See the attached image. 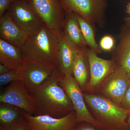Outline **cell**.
Instances as JSON below:
<instances>
[{"mask_svg":"<svg viewBox=\"0 0 130 130\" xmlns=\"http://www.w3.org/2000/svg\"><path fill=\"white\" fill-rule=\"evenodd\" d=\"M126 22L127 23L128 26H129L130 30V18H126L125 19Z\"/></svg>","mask_w":130,"mask_h":130,"instance_id":"obj_29","label":"cell"},{"mask_svg":"<svg viewBox=\"0 0 130 130\" xmlns=\"http://www.w3.org/2000/svg\"><path fill=\"white\" fill-rule=\"evenodd\" d=\"M120 106L130 112V84L129 88L123 98Z\"/></svg>","mask_w":130,"mask_h":130,"instance_id":"obj_24","label":"cell"},{"mask_svg":"<svg viewBox=\"0 0 130 130\" xmlns=\"http://www.w3.org/2000/svg\"><path fill=\"white\" fill-rule=\"evenodd\" d=\"M20 48L0 38V63L12 70L20 71L25 63Z\"/></svg>","mask_w":130,"mask_h":130,"instance_id":"obj_15","label":"cell"},{"mask_svg":"<svg viewBox=\"0 0 130 130\" xmlns=\"http://www.w3.org/2000/svg\"><path fill=\"white\" fill-rule=\"evenodd\" d=\"M127 123H128L129 129L130 130V112L128 115V119H127Z\"/></svg>","mask_w":130,"mask_h":130,"instance_id":"obj_28","label":"cell"},{"mask_svg":"<svg viewBox=\"0 0 130 130\" xmlns=\"http://www.w3.org/2000/svg\"><path fill=\"white\" fill-rule=\"evenodd\" d=\"M29 36L13 22L7 12L0 18L1 38L21 48Z\"/></svg>","mask_w":130,"mask_h":130,"instance_id":"obj_13","label":"cell"},{"mask_svg":"<svg viewBox=\"0 0 130 130\" xmlns=\"http://www.w3.org/2000/svg\"><path fill=\"white\" fill-rule=\"evenodd\" d=\"M80 123L81 124L77 125L73 130H103L98 129L93 125L85 122Z\"/></svg>","mask_w":130,"mask_h":130,"instance_id":"obj_26","label":"cell"},{"mask_svg":"<svg viewBox=\"0 0 130 130\" xmlns=\"http://www.w3.org/2000/svg\"><path fill=\"white\" fill-rule=\"evenodd\" d=\"M61 36L56 35L43 23L36 32L29 35L25 44L20 48L25 60L37 61L58 68Z\"/></svg>","mask_w":130,"mask_h":130,"instance_id":"obj_2","label":"cell"},{"mask_svg":"<svg viewBox=\"0 0 130 130\" xmlns=\"http://www.w3.org/2000/svg\"><path fill=\"white\" fill-rule=\"evenodd\" d=\"M6 12L13 22L29 35L36 32L44 23L31 0H13Z\"/></svg>","mask_w":130,"mask_h":130,"instance_id":"obj_5","label":"cell"},{"mask_svg":"<svg viewBox=\"0 0 130 130\" xmlns=\"http://www.w3.org/2000/svg\"><path fill=\"white\" fill-rule=\"evenodd\" d=\"M83 93L86 105L97 121L109 130H130L127 123L129 111L100 94Z\"/></svg>","mask_w":130,"mask_h":130,"instance_id":"obj_3","label":"cell"},{"mask_svg":"<svg viewBox=\"0 0 130 130\" xmlns=\"http://www.w3.org/2000/svg\"></svg>","mask_w":130,"mask_h":130,"instance_id":"obj_31","label":"cell"},{"mask_svg":"<svg viewBox=\"0 0 130 130\" xmlns=\"http://www.w3.org/2000/svg\"><path fill=\"white\" fill-rule=\"evenodd\" d=\"M43 23L51 31L61 36L66 13L60 0H31Z\"/></svg>","mask_w":130,"mask_h":130,"instance_id":"obj_7","label":"cell"},{"mask_svg":"<svg viewBox=\"0 0 130 130\" xmlns=\"http://www.w3.org/2000/svg\"><path fill=\"white\" fill-rule=\"evenodd\" d=\"M75 13L87 46L89 47L90 49L97 53H101V49L96 41L95 34L93 28L94 26L86 21L79 14L76 13Z\"/></svg>","mask_w":130,"mask_h":130,"instance_id":"obj_20","label":"cell"},{"mask_svg":"<svg viewBox=\"0 0 130 130\" xmlns=\"http://www.w3.org/2000/svg\"><path fill=\"white\" fill-rule=\"evenodd\" d=\"M88 49L86 47H78L73 66V76L84 92L87 90L90 79Z\"/></svg>","mask_w":130,"mask_h":130,"instance_id":"obj_14","label":"cell"},{"mask_svg":"<svg viewBox=\"0 0 130 130\" xmlns=\"http://www.w3.org/2000/svg\"><path fill=\"white\" fill-rule=\"evenodd\" d=\"M130 84L129 73L122 67L117 66L98 92L120 105Z\"/></svg>","mask_w":130,"mask_h":130,"instance_id":"obj_9","label":"cell"},{"mask_svg":"<svg viewBox=\"0 0 130 130\" xmlns=\"http://www.w3.org/2000/svg\"><path fill=\"white\" fill-rule=\"evenodd\" d=\"M19 80H20L19 71L12 70L5 74L0 75V85L3 86Z\"/></svg>","mask_w":130,"mask_h":130,"instance_id":"obj_21","label":"cell"},{"mask_svg":"<svg viewBox=\"0 0 130 130\" xmlns=\"http://www.w3.org/2000/svg\"><path fill=\"white\" fill-rule=\"evenodd\" d=\"M4 130H29L27 122L25 119Z\"/></svg>","mask_w":130,"mask_h":130,"instance_id":"obj_23","label":"cell"},{"mask_svg":"<svg viewBox=\"0 0 130 130\" xmlns=\"http://www.w3.org/2000/svg\"><path fill=\"white\" fill-rule=\"evenodd\" d=\"M78 47L61 34L58 54V69L64 76H73V66Z\"/></svg>","mask_w":130,"mask_h":130,"instance_id":"obj_16","label":"cell"},{"mask_svg":"<svg viewBox=\"0 0 130 130\" xmlns=\"http://www.w3.org/2000/svg\"><path fill=\"white\" fill-rule=\"evenodd\" d=\"M58 83L71 100L78 123L85 122L100 129L109 130L92 116L85 101L83 91L73 76H63Z\"/></svg>","mask_w":130,"mask_h":130,"instance_id":"obj_4","label":"cell"},{"mask_svg":"<svg viewBox=\"0 0 130 130\" xmlns=\"http://www.w3.org/2000/svg\"><path fill=\"white\" fill-rule=\"evenodd\" d=\"M23 110L13 105L1 103L0 129L4 130L24 119Z\"/></svg>","mask_w":130,"mask_h":130,"instance_id":"obj_18","label":"cell"},{"mask_svg":"<svg viewBox=\"0 0 130 130\" xmlns=\"http://www.w3.org/2000/svg\"><path fill=\"white\" fill-rule=\"evenodd\" d=\"M89 61L90 79L86 92H98L103 83L114 71L116 67L113 59L107 60L99 57L97 53L88 49Z\"/></svg>","mask_w":130,"mask_h":130,"instance_id":"obj_11","label":"cell"},{"mask_svg":"<svg viewBox=\"0 0 130 130\" xmlns=\"http://www.w3.org/2000/svg\"><path fill=\"white\" fill-rule=\"evenodd\" d=\"M62 35L78 47H86L79 23L74 12L66 13Z\"/></svg>","mask_w":130,"mask_h":130,"instance_id":"obj_17","label":"cell"},{"mask_svg":"<svg viewBox=\"0 0 130 130\" xmlns=\"http://www.w3.org/2000/svg\"><path fill=\"white\" fill-rule=\"evenodd\" d=\"M19 71L20 80L31 93L53 74L57 67L35 61L25 60Z\"/></svg>","mask_w":130,"mask_h":130,"instance_id":"obj_12","label":"cell"},{"mask_svg":"<svg viewBox=\"0 0 130 130\" xmlns=\"http://www.w3.org/2000/svg\"><path fill=\"white\" fill-rule=\"evenodd\" d=\"M0 103L18 107L31 115L35 113V104L32 96L21 80L12 82L2 90Z\"/></svg>","mask_w":130,"mask_h":130,"instance_id":"obj_10","label":"cell"},{"mask_svg":"<svg viewBox=\"0 0 130 130\" xmlns=\"http://www.w3.org/2000/svg\"><path fill=\"white\" fill-rule=\"evenodd\" d=\"M13 0H0V18L7 11Z\"/></svg>","mask_w":130,"mask_h":130,"instance_id":"obj_25","label":"cell"},{"mask_svg":"<svg viewBox=\"0 0 130 130\" xmlns=\"http://www.w3.org/2000/svg\"><path fill=\"white\" fill-rule=\"evenodd\" d=\"M66 13L74 12L94 26L105 23L106 0H60Z\"/></svg>","mask_w":130,"mask_h":130,"instance_id":"obj_6","label":"cell"},{"mask_svg":"<svg viewBox=\"0 0 130 130\" xmlns=\"http://www.w3.org/2000/svg\"><path fill=\"white\" fill-rule=\"evenodd\" d=\"M63 76L57 68L51 76L30 93L35 104L34 115L60 118L74 111L69 96L58 83Z\"/></svg>","mask_w":130,"mask_h":130,"instance_id":"obj_1","label":"cell"},{"mask_svg":"<svg viewBox=\"0 0 130 130\" xmlns=\"http://www.w3.org/2000/svg\"><path fill=\"white\" fill-rule=\"evenodd\" d=\"M23 115L29 130H73L78 123L74 111L60 118L31 115L24 111Z\"/></svg>","mask_w":130,"mask_h":130,"instance_id":"obj_8","label":"cell"},{"mask_svg":"<svg viewBox=\"0 0 130 130\" xmlns=\"http://www.w3.org/2000/svg\"><path fill=\"white\" fill-rule=\"evenodd\" d=\"M113 59L118 66L130 72V30L122 35Z\"/></svg>","mask_w":130,"mask_h":130,"instance_id":"obj_19","label":"cell"},{"mask_svg":"<svg viewBox=\"0 0 130 130\" xmlns=\"http://www.w3.org/2000/svg\"><path fill=\"white\" fill-rule=\"evenodd\" d=\"M12 70L9 67L3 64H0V75L5 74L8 72L10 70Z\"/></svg>","mask_w":130,"mask_h":130,"instance_id":"obj_27","label":"cell"},{"mask_svg":"<svg viewBox=\"0 0 130 130\" xmlns=\"http://www.w3.org/2000/svg\"><path fill=\"white\" fill-rule=\"evenodd\" d=\"M127 12L129 14L130 16V3L128 4V6H127Z\"/></svg>","mask_w":130,"mask_h":130,"instance_id":"obj_30","label":"cell"},{"mask_svg":"<svg viewBox=\"0 0 130 130\" xmlns=\"http://www.w3.org/2000/svg\"><path fill=\"white\" fill-rule=\"evenodd\" d=\"M115 41L112 36L105 35L100 40V46L102 50L111 51L114 46Z\"/></svg>","mask_w":130,"mask_h":130,"instance_id":"obj_22","label":"cell"}]
</instances>
